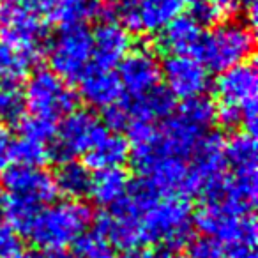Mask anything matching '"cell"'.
<instances>
[{"label": "cell", "instance_id": "7", "mask_svg": "<svg viewBox=\"0 0 258 258\" xmlns=\"http://www.w3.org/2000/svg\"><path fill=\"white\" fill-rule=\"evenodd\" d=\"M193 225L219 244H256V221L253 214H237L219 202H205L193 216Z\"/></svg>", "mask_w": 258, "mask_h": 258}, {"label": "cell", "instance_id": "32", "mask_svg": "<svg viewBox=\"0 0 258 258\" xmlns=\"http://www.w3.org/2000/svg\"><path fill=\"white\" fill-rule=\"evenodd\" d=\"M187 258H225V247L211 237H202L189 244Z\"/></svg>", "mask_w": 258, "mask_h": 258}, {"label": "cell", "instance_id": "35", "mask_svg": "<svg viewBox=\"0 0 258 258\" xmlns=\"http://www.w3.org/2000/svg\"><path fill=\"white\" fill-rule=\"evenodd\" d=\"M216 118H218L226 129H233L239 124H242V111L237 110V108L219 104V108L216 110Z\"/></svg>", "mask_w": 258, "mask_h": 258}, {"label": "cell", "instance_id": "5", "mask_svg": "<svg viewBox=\"0 0 258 258\" xmlns=\"http://www.w3.org/2000/svg\"><path fill=\"white\" fill-rule=\"evenodd\" d=\"M25 106L30 115L57 120L58 117L75 111L78 96L51 69H37L29 78L23 92Z\"/></svg>", "mask_w": 258, "mask_h": 258}, {"label": "cell", "instance_id": "1", "mask_svg": "<svg viewBox=\"0 0 258 258\" xmlns=\"http://www.w3.org/2000/svg\"><path fill=\"white\" fill-rule=\"evenodd\" d=\"M144 244L175 253L193 235V207L186 197H159L137 211Z\"/></svg>", "mask_w": 258, "mask_h": 258}, {"label": "cell", "instance_id": "37", "mask_svg": "<svg viewBox=\"0 0 258 258\" xmlns=\"http://www.w3.org/2000/svg\"><path fill=\"white\" fill-rule=\"evenodd\" d=\"M9 147H11V138L9 133L0 125V172H4L9 165Z\"/></svg>", "mask_w": 258, "mask_h": 258}, {"label": "cell", "instance_id": "22", "mask_svg": "<svg viewBox=\"0 0 258 258\" xmlns=\"http://www.w3.org/2000/svg\"><path fill=\"white\" fill-rule=\"evenodd\" d=\"M226 165L235 173H256V140L249 133L233 135L225 144Z\"/></svg>", "mask_w": 258, "mask_h": 258}, {"label": "cell", "instance_id": "21", "mask_svg": "<svg viewBox=\"0 0 258 258\" xmlns=\"http://www.w3.org/2000/svg\"><path fill=\"white\" fill-rule=\"evenodd\" d=\"M187 0H137L140 27L147 32H159L172 20L182 15Z\"/></svg>", "mask_w": 258, "mask_h": 258}, {"label": "cell", "instance_id": "18", "mask_svg": "<svg viewBox=\"0 0 258 258\" xmlns=\"http://www.w3.org/2000/svg\"><path fill=\"white\" fill-rule=\"evenodd\" d=\"M85 166L94 170L120 168L129 158V142L120 135L104 131L97 142L85 152Z\"/></svg>", "mask_w": 258, "mask_h": 258}, {"label": "cell", "instance_id": "11", "mask_svg": "<svg viewBox=\"0 0 258 258\" xmlns=\"http://www.w3.org/2000/svg\"><path fill=\"white\" fill-rule=\"evenodd\" d=\"M161 78L166 82V90L184 101L200 97L209 87V71L191 55H168L161 66Z\"/></svg>", "mask_w": 258, "mask_h": 258}, {"label": "cell", "instance_id": "38", "mask_svg": "<svg viewBox=\"0 0 258 258\" xmlns=\"http://www.w3.org/2000/svg\"><path fill=\"white\" fill-rule=\"evenodd\" d=\"M20 258H69L62 249H50V247H34V249L22 253Z\"/></svg>", "mask_w": 258, "mask_h": 258}, {"label": "cell", "instance_id": "39", "mask_svg": "<svg viewBox=\"0 0 258 258\" xmlns=\"http://www.w3.org/2000/svg\"><path fill=\"white\" fill-rule=\"evenodd\" d=\"M221 16H232L242 8V0H211Z\"/></svg>", "mask_w": 258, "mask_h": 258}, {"label": "cell", "instance_id": "20", "mask_svg": "<svg viewBox=\"0 0 258 258\" xmlns=\"http://www.w3.org/2000/svg\"><path fill=\"white\" fill-rule=\"evenodd\" d=\"M129 187V175L120 168L99 170L92 177L90 191L94 202L103 207H113L125 197Z\"/></svg>", "mask_w": 258, "mask_h": 258}, {"label": "cell", "instance_id": "40", "mask_svg": "<svg viewBox=\"0 0 258 258\" xmlns=\"http://www.w3.org/2000/svg\"><path fill=\"white\" fill-rule=\"evenodd\" d=\"M122 258H161L158 253L154 251H149V249H131V251H125V254Z\"/></svg>", "mask_w": 258, "mask_h": 258}, {"label": "cell", "instance_id": "33", "mask_svg": "<svg viewBox=\"0 0 258 258\" xmlns=\"http://www.w3.org/2000/svg\"><path fill=\"white\" fill-rule=\"evenodd\" d=\"M104 122H106V125H110L111 129H115V131L127 127L129 113H127V106H125V101H120V103L106 108V110H104Z\"/></svg>", "mask_w": 258, "mask_h": 258}, {"label": "cell", "instance_id": "26", "mask_svg": "<svg viewBox=\"0 0 258 258\" xmlns=\"http://www.w3.org/2000/svg\"><path fill=\"white\" fill-rule=\"evenodd\" d=\"M9 159L16 163L20 166H30V168H39L43 163H46L50 159V152L48 147L37 142L27 140V138H20L18 142L13 144L9 147Z\"/></svg>", "mask_w": 258, "mask_h": 258}, {"label": "cell", "instance_id": "31", "mask_svg": "<svg viewBox=\"0 0 258 258\" xmlns=\"http://www.w3.org/2000/svg\"><path fill=\"white\" fill-rule=\"evenodd\" d=\"M22 253L23 249L18 232L6 221H0V258H20Z\"/></svg>", "mask_w": 258, "mask_h": 258}, {"label": "cell", "instance_id": "25", "mask_svg": "<svg viewBox=\"0 0 258 258\" xmlns=\"http://www.w3.org/2000/svg\"><path fill=\"white\" fill-rule=\"evenodd\" d=\"M25 99L20 82L4 78L0 82V120L18 122L22 118Z\"/></svg>", "mask_w": 258, "mask_h": 258}, {"label": "cell", "instance_id": "17", "mask_svg": "<svg viewBox=\"0 0 258 258\" xmlns=\"http://www.w3.org/2000/svg\"><path fill=\"white\" fill-rule=\"evenodd\" d=\"M200 37V27L189 16L180 15L159 30L158 46L170 55H189L195 53Z\"/></svg>", "mask_w": 258, "mask_h": 258}, {"label": "cell", "instance_id": "3", "mask_svg": "<svg viewBox=\"0 0 258 258\" xmlns=\"http://www.w3.org/2000/svg\"><path fill=\"white\" fill-rule=\"evenodd\" d=\"M254 51L253 29L246 23L228 22L214 25L207 34H202L195 55L197 60L216 73L244 64Z\"/></svg>", "mask_w": 258, "mask_h": 258}, {"label": "cell", "instance_id": "8", "mask_svg": "<svg viewBox=\"0 0 258 258\" xmlns=\"http://www.w3.org/2000/svg\"><path fill=\"white\" fill-rule=\"evenodd\" d=\"M104 131L106 127L90 111H71L62 120L58 131H55L51 147L48 149L50 158L60 165L73 161L76 156L85 154Z\"/></svg>", "mask_w": 258, "mask_h": 258}, {"label": "cell", "instance_id": "29", "mask_svg": "<svg viewBox=\"0 0 258 258\" xmlns=\"http://www.w3.org/2000/svg\"><path fill=\"white\" fill-rule=\"evenodd\" d=\"M187 16L197 23L198 27L216 25L221 18L218 9L214 8L211 0H187Z\"/></svg>", "mask_w": 258, "mask_h": 258}, {"label": "cell", "instance_id": "24", "mask_svg": "<svg viewBox=\"0 0 258 258\" xmlns=\"http://www.w3.org/2000/svg\"><path fill=\"white\" fill-rule=\"evenodd\" d=\"M103 15L101 0H60L51 18L66 25H83Z\"/></svg>", "mask_w": 258, "mask_h": 258}, {"label": "cell", "instance_id": "9", "mask_svg": "<svg viewBox=\"0 0 258 258\" xmlns=\"http://www.w3.org/2000/svg\"><path fill=\"white\" fill-rule=\"evenodd\" d=\"M0 23H2V44L41 55L46 32H44V23L36 13L29 11L23 6L8 4L0 11Z\"/></svg>", "mask_w": 258, "mask_h": 258}, {"label": "cell", "instance_id": "10", "mask_svg": "<svg viewBox=\"0 0 258 258\" xmlns=\"http://www.w3.org/2000/svg\"><path fill=\"white\" fill-rule=\"evenodd\" d=\"M2 187L6 191L4 195L18 198L37 209H43V205L53 202L57 195V186L50 173L41 168L20 165L6 170L2 177Z\"/></svg>", "mask_w": 258, "mask_h": 258}, {"label": "cell", "instance_id": "36", "mask_svg": "<svg viewBox=\"0 0 258 258\" xmlns=\"http://www.w3.org/2000/svg\"><path fill=\"white\" fill-rule=\"evenodd\" d=\"M254 246L256 244H246V242L230 244L225 249V258H258Z\"/></svg>", "mask_w": 258, "mask_h": 258}, {"label": "cell", "instance_id": "34", "mask_svg": "<svg viewBox=\"0 0 258 258\" xmlns=\"http://www.w3.org/2000/svg\"><path fill=\"white\" fill-rule=\"evenodd\" d=\"M58 2L60 0H20L18 6H23L25 9L29 11L36 13L37 16L43 15V16H53L55 9H57Z\"/></svg>", "mask_w": 258, "mask_h": 258}, {"label": "cell", "instance_id": "14", "mask_svg": "<svg viewBox=\"0 0 258 258\" xmlns=\"http://www.w3.org/2000/svg\"><path fill=\"white\" fill-rule=\"evenodd\" d=\"M256 92L258 73L251 62H244L235 68L226 69L216 82V94L219 103L237 108L240 111L251 104H256Z\"/></svg>", "mask_w": 258, "mask_h": 258}, {"label": "cell", "instance_id": "27", "mask_svg": "<svg viewBox=\"0 0 258 258\" xmlns=\"http://www.w3.org/2000/svg\"><path fill=\"white\" fill-rule=\"evenodd\" d=\"M55 131H57V129H55L53 120L36 117V115H29V117L22 118V122H20L22 138H27V140L37 142V144H43V145L53 140Z\"/></svg>", "mask_w": 258, "mask_h": 258}, {"label": "cell", "instance_id": "16", "mask_svg": "<svg viewBox=\"0 0 258 258\" xmlns=\"http://www.w3.org/2000/svg\"><path fill=\"white\" fill-rule=\"evenodd\" d=\"M80 92L89 104L96 108H110L120 103L124 90L117 75L108 69H99L96 66L89 68L80 78Z\"/></svg>", "mask_w": 258, "mask_h": 258}, {"label": "cell", "instance_id": "41", "mask_svg": "<svg viewBox=\"0 0 258 258\" xmlns=\"http://www.w3.org/2000/svg\"><path fill=\"white\" fill-rule=\"evenodd\" d=\"M2 2H4V4L8 6V4H18L20 0H2Z\"/></svg>", "mask_w": 258, "mask_h": 258}, {"label": "cell", "instance_id": "13", "mask_svg": "<svg viewBox=\"0 0 258 258\" xmlns=\"http://www.w3.org/2000/svg\"><path fill=\"white\" fill-rule=\"evenodd\" d=\"M94 233L106 244H111L117 249L124 251L137 249L138 246L144 244L138 216L122 200L108 212L97 216Z\"/></svg>", "mask_w": 258, "mask_h": 258}, {"label": "cell", "instance_id": "23", "mask_svg": "<svg viewBox=\"0 0 258 258\" xmlns=\"http://www.w3.org/2000/svg\"><path fill=\"white\" fill-rule=\"evenodd\" d=\"M57 191L64 193L69 198H82L89 195L90 182H92V173L83 163L68 161L62 163L57 170V175L53 177Z\"/></svg>", "mask_w": 258, "mask_h": 258}, {"label": "cell", "instance_id": "19", "mask_svg": "<svg viewBox=\"0 0 258 258\" xmlns=\"http://www.w3.org/2000/svg\"><path fill=\"white\" fill-rule=\"evenodd\" d=\"M175 104V97L163 89L161 85L145 96L135 97L133 103H125L129 113V124L131 122H147L154 124L158 118L170 117Z\"/></svg>", "mask_w": 258, "mask_h": 258}, {"label": "cell", "instance_id": "4", "mask_svg": "<svg viewBox=\"0 0 258 258\" xmlns=\"http://www.w3.org/2000/svg\"><path fill=\"white\" fill-rule=\"evenodd\" d=\"M189 184L187 195H200L216 202L226 177L225 142L219 135H205L195 147L187 163Z\"/></svg>", "mask_w": 258, "mask_h": 258}, {"label": "cell", "instance_id": "43", "mask_svg": "<svg viewBox=\"0 0 258 258\" xmlns=\"http://www.w3.org/2000/svg\"><path fill=\"white\" fill-rule=\"evenodd\" d=\"M173 258H187V256H173Z\"/></svg>", "mask_w": 258, "mask_h": 258}, {"label": "cell", "instance_id": "42", "mask_svg": "<svg viewBox=\"0 0 258 258\" xmlns=\"http://www.w3.org/2000/svg\"><path fill=\"white\" fill-rule=\"evenodd\" d=\"M2 78H4V71H2V68H0V82H2Z\"/></svg>", "mask_w": 258, "mask_h": 258}, {"label": "cell", "instance_id": "15", "mask_svg": "<svg viewBox=\"0 0 258 258\" xmlns=\"http://www.w3.org/2000/svg\"><path fill=\"white\" fill-rule=\"evenodd\" d=\"M129 51L131 36L115 20L99 23L92 32V60L96 68L111 71V68L120 64Z\"/></svg>", "mask_w": 258, "mask_h": 258}, {"label": "cell", "instance_id": "30", "mask_svg": "<svg viewBox=\"0 0 258 258\" xmlns=\"http://www.w3.org/2000/svg\"><path fill=\"white\" fill-rule=\"evenodd\" d=\"M113 15L117 18L115 22L124 27L127 32L129 30H133V32L142 30L137 0H117L113 4Z\"/></svg>", "mask_w": 258, "mask_h": 258}, {"label": "cell", "instance_id": "2", "mask_svg": "<svg viewBox=\"0 0 258 258\" xmlns=\"http://www.w3.org/2000/svg\"><path fill=\"white\" fill-rule=\"evenodd\" d=\"M92 223V211L89 205L76 200L58 202L46 205L37 212L25 235L36 247L64 249L75 244Z\"/></svg>", "mask_w": 258, "mask_h": 258}, {"label": "cell", "instance_id": "6", "mask_svg": "<svg viewBox=\"0 0 258 258\" xmlns=\"http://www.w3.org/2000/svg\"><path fill=\"white\" fill-rule=\"evenodd\" d=\"M51 71L62 80H80L92 60V32L85 25H66L48 48Z\"/></svg>", "mask_w": 258, "mask_h": 258}, {"label": "cell", "instance_id": "12", "mask_svg": "<svg viewBox=\"0 0 258 258\" xmlns=\"http://www.w3.org/2000/svg\"><path fill=\"white\" fill-rule=\"evenodd\" d=\"M118 82L129 96L140 97L158 89L161 83V66L147 48L131 50L118 64Z\"/></svg>", "mask_w": 258, "mask_h": 258}, {"label": "cell", "instance_id": "28", "mask_svg": "<svg viewBox=\"0 0 258 258\" xmlns=\"http://www.w3.org/2000/svg\"><path fill=\"white\" fill-rule=\"evenodd\" d=\"M75 246L80 258H117L111 253L108 244L99 239L96 233H83L75 242Z\"/></svg>", "mask_w": 258, "mask_h": 258}]
</instances>
